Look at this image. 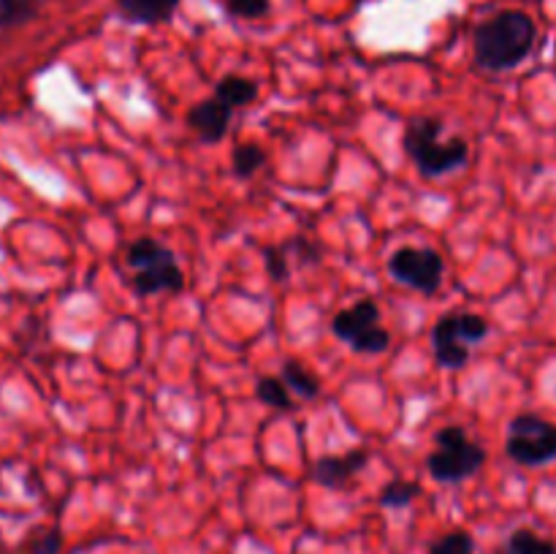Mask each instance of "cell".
Masks as SVG:
<instances>
[{
	"instance_id": "cell-15",
	"label": "cell",
	"mask_w": 556,
	"mask_h": 554,
	"mask_svg": "<svg viewBox=\"0 0 556 554\" xmlns=\"http://www.w3.org/2000/svg\"><path fill=\"white\" fill-rule=\"evenodd\" d=\"M255 396H258L264 405L275 407V411H291L293 407V394L280 375H264V378H258V383H255Z\"/></svg>"
},
{
	"instance_id": "cell-17",
	"label": "cell",
	"mask_w": 556,
	"mask_h": 554,
	"mask_svg": "<svg viewBox=\"0 0 556 554\" xmlns=\"http://www.w3.org/2000/svg\"><path fill=\"white\" fill-rule=\"evenodd\" d=\"M266 152L258 144H239L231 152V168L239 179H253L264 168Z\"/></svg>"
},
{
	"instance_id": "cell-11",
	"label": "cell",
	"mask_w": 556,
	"mask_h": 554,
	"mask_svg": "<svg viewBox=\"0 0 556 554\" xmlns=\"http://www.w3.org/2000/svg\"><path fill=\"white\" fill-rule=\"evenodd\" d=\"M179 0H117L119 14L136 25H161L172 20Z\"/></svg>"
},
{
	"instance_id": "cell-4",
	"label": "cell",
	"mask_w": 556,
	"mask_h": 554,
	"mask_svg": "<svg viewBox=\"0 0 556 554\" xmlns=\"http://www.w3.org/2000/svg\"><path fill=\"white\" fill-rule=\"evenodd\" d=\"M434 445L438 449L427 456L424 465L438 483H462L481 473V467L486 465V449L472 440L459 424L438 429Z\"/></svg>"
},
{
	"instance_id": "cell-1",
	"label": "cell",
	"mask_w": 556,
	"mask_h": 554,
	"mask_svg": "<svg viewBox=\"0 0 556 554\" xmlns=\"http://www.w3.org/2000/svg\"><path fill=\"white\" fill-rule=\"evenodd\" d=\"M538 27L525 11H500L492 20L481 22L472 33L476 65L483 71H514L530 58L535 47Z\"/></svg>"
},
{
	"instance_id": "cell-21",
	"label": "cell",
	"mask_w": 556,
	"mask_h": 554,
	"mask_svg": "<svg viewBox=\"0 0 556 554\" xmlns=\"http://www.w3.org/2000/svg\"><path fill=\"white\" fill-rule=\"evenodd\" d=\"M226 9L239 20H261L269 14V0H228Z\"/></svg>"
},
{
	"instance_id": "cell-9",
	"label": "cell",
	"mask_w": 556,
	"mask_h": 554,
	"mask_svg": "<svg viewBox=\"0 0 556 554\" xmlns=\"http://www.w3.org/2000/svg\"><path fill=\"white\" fill-rule=\"evenodd\" d=\"M231 114L233 109L212 92L210 98H204V101L195 103L193 109H188L185 123H188V128L199 136V141H204V144H217V141L226 139L228 125H231Z\"/></svg>"
},
{
	"instance_id": "cell-13",
	"label": "cell",
	"mask_w": 556,
	"mask_h": 554,
	"mask_svg": "<svg viewBox=\"0 0 556 554\" xmlns=\"http://www.w3.org/2000/svg\"><path fill=\"white\" fill-rule=\"evenodd\" d=\"M215 96L220 98L223 103H228L231 109H239V106H248L250 101H255V96H258V85H255L253 79H248V76L226 74L217 79Z\"/></svg>"
},
{
	"instance_id": "cell-7",
	"label": "cell",
	"mask_w": 556,
	"mask_h": 554,
	"mask_svg": "<svg viewBox=\"0 0 556 554\" xmlns=\"http://www.w3.org/2000/svg\"><path fill=\"white\" fill-rule=\"evenodd\" d=\"M505 454L521 467H541L556 459V424L535 413H519L510 418Z\"/></svg>"
},
{
	"instance_id": "cell-12",
	"label": "cell",
	"mask_w": 556,
	"mask_h": 554,
	"mask_svg": "<svg viewBox=\"0 0 556 554\" xmlns=\"http://www.w3.org/2000/svg\"><path fill=\"white\" fill-rule=\"evenodd\" d=\"M280 378L291 389V394L302 396V400H318L320 396V378L309 367L299 364L296 358H288L280 369Z\"/></svg>"
},
{
	"instance_id": "cell-6",
	"label": "cell",
	"mask_w": 556,
	"mask_h": 554,
	"mask_svg": "<svg viewBox=\"0 0 556 554\" xmlns=\"http://www.w3.org/2000/svg\"><path fill=\"white\" fill-rule=\"evenodd\" d=\"M331 331L340 342H345L351 351L367 353V356H378L386 353L391 345V335L383 324H380V307L372 299H358L351 307L340 310L331 318Z\"/></svg>"
},
{
	"instance_id": "cell-5",
	"label": "cell",
	"mask_w": 556,
	"mask_h": 554,
	"mask_svg": "<svg viewBox=\"0 0 556 554\" xmlns=\"http://www.w3.org/2000/svg\"><path fill=\"white\" fill-rule=\"evenodd\" d=\"M489 337V324L483 315L454 310L440 315L432 329L434 362L445 369H465L472 356V348Z\"/></svg>"
},
{
	"instance_id": "cell-2",
	"label": "cell",
	"mask_w": 556,
	"mask_h": 554,
	"mask_svg": "<svg viewBox=\"0 0 556 554\" xmlns=\"http://www.w3.org/2000/svg\"><path fill=\"white\" fill-rule=\"evenodd\" d=\"M402 147L424 177H448L470 161V144L462 136H445L440 117H413L402 134Z\"/></svg>"
},
{
	"instance_id": "cell-19",
	"label": "cell",
	"mask_w": 556,
	"mask_h": 554,
	"mask_svg": "<svg viewBox=\"0 0 556 554\" xmlns=\"http://www.w3.org/2000/svg\"><path fill=\"white\" fill-rule=\"evenodd\" d=\"M427 554H476V541L467 530H451L427 549Z\"/></svg>"
},
{
	"instance_id": "cell-22",
	"label": "cell",
	"mask_w": 556,
	"mask_h": 554,
	"mask_svg": "<svg viewBox=\"0 0 556 554\" xmlns=\"http://www.w3.org/2000/svg\"><path fill=\"white\" fill-rule=\"evenodd\" d=\"M60 549H63V538H60L58 530L43 532V536L33 543V554H60Z\"/></svg>"
},
{
	"instance_id": "cell-8",
	"label": "cell",
	"mask_w": 556,
	"mask_h": 554,
	"mask_svg": "<svg viewBox=\"0 0 556 554\" xmlns=\"http://www.w3.org/2000/svg\"><path fill=\"white\" fill-rule=\"evenodd\" d=\"M389 275L402 286L432 297L443 286L445 261L438 250L405 244V248H396L389 255Z\"/></svg>"
},
{
	"instance_id": "cell-14",
	"label": "cell",
	"mask_w": 556,
	"mask_h": 554,
	"mask_svg": "<svg viewBox=\"0 0 556 554\" xmlns=\"http://www.w3.org/2000/svg\"><path fill=\"white\" fill-rule=\"evenodd\" d=\"M497 554H556V543L548 541V538H541L538 532L527 530V527H519V530H514L505 538Z\"/></svg>"
},
{
	"instance_id": "cell-10",
	"label": "cell",
	"mask_w": 556,
	"mask_h": 554,
	"mask_svg": "<svg viewBox=\"0 0 556 554\" xmlns=\"http://www.w3.org/2000/svg\"><path fill=\"white\" fill-rule=\"evenodd\" d=\"M367 449H351L345 451V454L320 456L313 465V478L315 483H320V487L326 489H345L356 481V476L367 467Z\"/></svg>"
},
{
	"instance_id": "cell-3",
	"label": "cell",
	"mask_w": 556,
	"mask_h": 554,
	"mask_svg": "<svg viewBox=\"0 0 556 554\" xmlns=\"http://www.w3.org/2000/svg\"><path fill=\"white\" fill-rule=\"evenodd\" d=\"M125 266L130 269V286L139 297L179 293L185 288V272L174 250L157 239H136L125 250Z\"/></svg>"
},
{
	"instance_id": "cell-18",
	"label": "cell",
	"mask_w": 556,
	"mask_h": 554,
	"mask_svg": "<svg viewBox=\"0 0 556 554\" xmlns=\"http://www.w3.org/2000/svg\"><path fill=\"white\" fill-rule=\"evenodd\" d=\"M264 264L266 272L275 282H286L288 277L293 275V259H291V250H288V242L280 244H269L264 248Z\"/></svg>"
},
{
	"instance_id": "cell-16",
	"label": "cell",
	"mask_w": 556,
	"mask_h": 554,
	"mask_svg": "<svg viewBox=\"0 0 556 554\" xmlns=\"http://www.w3.org/2000/svg\"><path fill=\"white\" fill-rule=\"evenodd\" d=\"M418 498H421V487H418L416 481L394 478V481H389L383 489H380L378 503L383 505V508L400 511V508H407L410 503H416Z\"/></svg>"
},
{
	"instance_id": "cell-20",
	"label": "cell",
	"mask_w": 556,
	"mask_h": 554,
	"mask_svg": "<svg viewBox=\"0 0 556 554\" xmlns=\"http://www.w3.org/2000/svg\"><path fill=\"white\" fill-rule=\"evenodd\" d=\"M33 9H36V0H0V27L27 20Z\"/></svg>"
}]
</instances>
